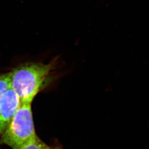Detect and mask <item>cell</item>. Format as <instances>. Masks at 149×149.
<instances>
[{"instance_id": "3", "label": "cell", "mask_w": 149, "mask_h": 149, "mask_svg": "<svg viewBox=\"0 0 149 149\" xmlns=\"http://www.w3.org/2000/svg\"><path fill=\"white\" fill-rule=\"evenodd\" d=\"M20 104L19 97L11 88L3 94L0 101V136L10 124Z\"/></svg>"}, {"instance_id": "4", "label": "cell", "mask_w": 149, "mask_h": 149, "mask_svg": "<svg viewBox=\"0 0 149 149\" xmlns=\"http://www.w3.org/2000/svg\"><path fill=\"white\" fill-rule=\"evenodd\" d=\"M19 149H53L46 145L36 135L26 142Z\"/></svg>"}, {"instance_id": "1", "label": "cell", "mask_w": 149, "mask_h": 149, "mask_svg": "<svg viewBox=\"0 0 149 149\" xmlns=\"http://www.w3.org/2000/svg\"><path fill=\"white\" fill-rule=\"evenodd\" d=\"M54 65L52 62L28 63L10 72V88L17 94L21 104H32L48 81Z\"/></svg>"}, {"instance_id": "2", "label": "cell", "mask_w": 149, "mask_h": 149, "mask_svg": "<svg viewBox=\"0 0 149 149\" xmlns=\"http://www.w3.org/2000/svg\"><path fill=\"white\" fill-rule=\"evenodd\" d=\"M31 104H20L14 116L1 136L0 143L19 149L36 136Z\"/></svg>"}, {"instance_id": "5", "label": "cell", "mask_w": 149, "mask_h": 149, "mask_svg": "<svg viewBox=\"0 0 149 149\" xmlns=\"http://www.w3.org/2000/svg\"><path fill=\"white\" fill-rule=\"evenodd\" d=\"M10 88V73L0 75V101L3 94Z\"/></svg>"}]
</instances>
